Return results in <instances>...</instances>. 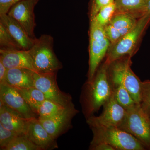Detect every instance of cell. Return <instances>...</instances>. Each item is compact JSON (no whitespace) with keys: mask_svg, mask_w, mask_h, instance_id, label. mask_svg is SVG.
<instances>
[{"mask_svg":"<svg viewBox=\"0 0 150 150\" xmlns=\"http://www.w3.org/2000/svg\"><path fill=\"white\" fill-rule=\"evenodd\" d=\"M113 93L105 62L98 69L92 80L84 84L80 98L83 113L86 120L98 112Z\"/></svg>","mask_w":150,"mask_h":150,"instance_id":"cell-1","label":"cell"},{"mask_svg":"<svg viewBox=\"0 0 150 150\" xmlns=\"http://www.w3.org/2000/svg\"><path fill=\"white\" fill-rule=\"evenodd\" d=\"M131 58L124 56L111 62L108 64V71L112 85L124 87L135 102L140 104L142 81L131 69Z\"/></svg>","mask_w":150,"mask_h":150,"instance_id":"cell-2","label":"cell"},{"mask_svg":"<svg viewBox=\"0 0 150 150\" xmlns=\"http://www.w3.org/2000/svg\"><path fill=\"white\" fill-rule=\"evenodd\" d=\"M54 41L51 35L43 34L35 39L32 47L28 50L35 72L50 74L57 73L62 69V64L54 52Z\"/></svg>","mask_w":150,"mask_h":150,"instance_id":"cell-3","label":"cell"},{"mask_svg":"<svg viewBox=\"0 0 150 150\" xmlns=\"http://www.w3.org/2000/svg\"><path fill=\"white\" fill-rule=\"evenodd\" d=\"M93 137L90 146L104 143L115 150H145L144 147L131 134L115 127H90Z\"/></svg>","mask_w":150,"mask_h":150,"instance_id":"cell-4","label":"cell"},{"mask_svg":"<svg viewBox=\"0 0 150 150\" xmlns=\"http://www.w3.org/2000/svg\"><path fill=\"white\" fill-rule=\"evenodd\" d=\"M150 22V13H147L139 18L133 29L121 36L116 43L110 45L105 56V62L108 64L123 56L132 57L136 52V48Z\"/></svg>","mask_w":150,"mask_h":150,"instance_id":"cell-5","label":"cell"},{"mask_svg":"<svg viewBox=\"0 0 150 150\" xmlns=\"http://www.w3.org/2000/svg\"><path fill=\"white\" fill-rule=\"evenodd\" d=\"M110 46L105 35L104 27L94 21L90 20L89 46V67L87 82H90L96 73L101 62L106 56Z\"/></svg>","mask_w":150,"mask_h":150,"instance_id":"cell-6","label":"cell"},{"mask_svg":"<svg viewBox=\"0 0 150 150\" xmlns=\"http://www.w3.org/2000/svg\"><path fill=\"white\" fill-rule=\"evenodd\" d=\"M126 110L125 118L118 128L129 133L150 150V118L143 112L139 103Z\"/></svg>","mask_w":150,"mask_h":150,"instance_id":"cell-7","label":"cell"},{"mask_svg":"<svg viewBox=\"0 0 150 150\" xmlns=\"http://www.w3.org/2000/svg\"><path fill=\"white\" fill-rule=\"evenodd\" d=\"M57 73L41 74L33 71V86L40 91L50 100L66 107L72 102L69 94L60 90L56 81Z\"/></svg>","mask_w":150,"mask_h":150,"instance_id":"cell-8","label":"cell"},{"mask_svg":"<svg viewBox=\"0 0 150 150\" xmlns=\"http://www.w3.org/2000/svg\"><path fill=\"white\" fill-rule=\"evenodd\" d=\"M102 113L98 116L93 115L86 119L89 127L102 126L118 127L126 116V110L116 100L114 94L103 105Z\"/></svg>","mask_w":150,"mask_h":150,"instance_id":"cell-9","label":"cell"},{"mask_svg":"<svg viewBox=\"0 0 150 150\" xmlns=\"http://www.w3.org/2000/svg\"><path fill=\"white\" fill-rule=\"evenodd\" d=\"M79 112L72 103L62 112L54 117L48 119H38L49 134L56 140L72 128V120Z\"/></svg>","mask_w":150,"mask_h":150,"instance_id":"cell-10","label":"cell"},{"mask_svg":"<svg viewBox=\"0 0 150 150\" xmlns=\"http://www.w3.org/2000/svg\"><path fill=\"white\" fill-rule=\"evenodd\" d=\"M39 0H21L14 5L8 13L24 28L28 35L36 38L34 33L35 27L34 10Z\"/></svg>","mask_w":150,"mask_h":150,"instance_id":"cell-11","label":"cell"},{"mask_svg":"<svg viewBox=\"0 0 150 150\" xmlns=\"http://www.w3.org/2000/svg\"><path fill=\"white\" fill-rule=\"evenodd\" d=\"M0 101L26 119L38 118L17 89L6 83H0Z\"/></svg>","mask_w":150,"mask_h":150,"instance_id":"cell-12","label":"cell"},{"mask_svg":"<svg viewBox=\"0 0 150 150\" xmlns=\"http://www.w3.org/2000/svg\"><path fill=\"white\" fill-rule=\"evenodd\" d=\"M25 135L41 150H53L59 147L56 140L47 132L38 118L28 120Z\"/></svg>","mask_w":150,"mask_h":150,"instance_id":"cell-13","label":"cell"},{"mask_svg":"<svg viewBox=\"0 0 150 150\" xmlns=\"http://www.w3.org/2000/svg\"><path fill=\"white\" fill-rule=\"evenodd\" d=\"M0 23L22 50L28 51L32 47L36 38L30 37L24 28L12 17L8 14L0 15Z\"/></svg>","mask_w":150,"mask_h":150,"instance_id":"cell-14","label":"cell"},{"mask_svg":"<svg viewBox=\"0 0 150 150\" xmlns=\"http://www.w3.org/2000/svg\"><path fill=\"white\" fill-rule=\"evenodd\" d=\"M0 61L7 69L24 68L35 71L28 50H0Z\"/></svg>","mask_w":150,"mask_h":150,"instance_id":"cell-15","label":"cell"},{"mask_svg":"<svg viewBox=\"0 0 150 150\" xmlns=\"http://www.w3.org/2000/svg\"><path fill=\"white\" fill-rule=\"evenodd\" d=\"M28 120L0 101V123L6 129L25 134Z\"/></svg>","mask_w":150,"mask_h":150,"instance_id":"cell-16","label":"cell"},{"mask_svg":"<svg viewBox=\"0 0 150 150\" xmlns=\"http://www.w3.org/2000/svg\"><path fill=\"white\" fill-rule=\"evenodd\" d=\"M33 71L24 68L8 69L4 83L18 89L32 87Z\"/></svg>","mask_w":150,"mask_h":150,"instance_id":"cell-17","label":"cell"},{"mask_svg":"<svg viewBox=\"0 0 150 150\" xmlns=\"http://www.w3.org/2000/svg\"><path fill=\"white\" fill-rule=\"evenodd\" d=\"M115 13H126L139 19L146 14L144 0H115Z\"/></svg>","mask_w":150,"mask_h":150,"instance_id":"cell-18","label":"cell"},{"mask_svg":"<svg viewBox=\"0 0 150 150\" xmlns=\"http://www.w3.org/2000/svg\"><path fill=\"white\" fill-rule=\"evenodd\" d=\"M138 19L128 13H115L109 24L116 28L122 36L134 28Z\"/></svg>","mask_w":150,"mask_h":150,"instance_id":"cell-19","label":"cell"},{"mask_svg":"<svg viewBox=\"0 0 150 150\" xmlns=\"http://www.w3.org/2000/svg\"><path fill=\"white\" fill-rule=\"evenodd\" d=\"M18 90L33 112L37 115V110L40 105L43 101L47 99L45 95L34 86L28 88L18 89Z\"/></svg>","mask_w":150,"mask_h":150,"instance_id":"cell-20","label":"cell"},{"mask_svg":"<svg viewBox=\"0 0 150 150\" xmlns=\"http://www.w3.org/2000/svg\"><path fill=\"white\" fill-rule=\"evenodd\" d=\"M66 107L50 100L46 99L38 108L37 112L38 119H46L54 117L62 112Z\"/></svg>","mask_w":150,"mask_h":150,"instance_id":"cell-21","label":"cell"},{"mask_svg":"<svg viewBox=\"0 0 150 150\" xmlns=\"http://www.w3.org/2000/svg\"><path fill=\"white\" fill-rule=\"evenodd\" d=\"M113 93L116 100L126 110L134 106L137 103L131 94L124 87L120 85H112Z\"/></svg>","mask_w":150,"mask_h":150,"instance_id":"cell-22","label":"cell"},{"mask_svg":"<svg viewBox=\"0 0 150 150\" xmlns=\"http://www.w3.org/2000/svg\"><path fill=\"white\" fill-rule=\"evenodd\" d=\"M5 150H41L28 138L25 134H20L10 143Z\"/></svg>","mask_w":150,"mask_h":150,"instance_id":"cell-23","label":"cell"},{"mask_svg":"<svg viewBox=\"0 0 150 150\" xmlns=\"http://www.w3.org/2000/svg\"><path fill=\"white\" fill-rule=\"evenodd\" d=\"M115 3H111L100 9L92 20L99 25L104 27L109 24L112 16L115 14Z\"/></svg>","mask_w":150,"mask_h":150,"instance_id":"cell-24","label":"cell"},{"mask_svg":"<svg viewBox=\"0 0 150 150\" xmlns=\"http://www.w3.org/2000/svg\"><path fill=\"white\" fill-rule=\"evenodd\" d=\"M140 105L145 114L150 118V80L141 83Z\"/></svg>","mask_w":150,"mask_h":150,"instance_id":"cell-25","label":"cell"},{"mask_svg":"<svg viewBox=\"0 0 150 150\" xmlns=\"http://www.w3.org/2000/svg\"><path fill=\"white\" fill-rule=\"evenodd\" d=\"M0 50H22L1 23H0Z\"/></svg>","mask_w":150,"mask_h":150,"instance_id":"cell-26","label":"cell"},{"mask_svg":"<svg viewBox=\"0 0 150 150\" xmlns=\"http://www.w3.org/2000/svg\"><path fill=\"white\" fill-rule=\"evenodd\" d=\"M14 131L6 129L0 123V148L1 150H5L6 148L19 135Z\"/></svg>","mask_w":150,"mask_h":150,"instance_id":"cell-27","label":"cell"},{"mask_svg":"<svg viewBox=\"0 0 150 150\" xmlns=\"http://www.w3.org/2000/svg\"><path fill=\"white\" fill-rule=\"evenodd\" d=\"M115 0H90L89 3V18L93 19L100 10L105 6L114 2Z\"/></svg>","mask_w":150,"mask_h":150,"instance_id":"cell-28","label":"cell"},{"mask_svg":"<svg viewBox=\"0 0 150 150\" xmlns=\"http://www.w3.org/2000/svg\"><path fill=\"white\" fill-rule=\"evenodd\" d=\"M104 30L105 35L110 41V45L116 43L122 36L119 31L110 24L105 26Z\"/></svg>","mask_w":150,"mask_h":150,"instance_id":"cell-29","label":"cell"},{"mask_svg":"<svg viewBox=\"0 0 150 150\" xmlns=\"http://www.w3.org/2000/svg\"><path fill=\"white\" fill-rule=\"evenodd\" d=\"M21 0H0V15L7 14L11 8Z\"/></svg>","mask_w":150,"mask_h":150,"instance_id":"cell-30","label":"cell"},{"mask_svg":"<svg viewBox=\"0 0 150 150\" xmlns=\"http://www.w3.org/2000/svg\"><path fill=\"white\" fill-rule=\"evenodd\" d=\"M89 149L91 150H115L112 146L106 144L101 143L96 144L90 146Z\"/></svg>","mask_w":150,"mask_h":150,"instance_id":"cell-31","label":"cell"},{"mask_svg":"<svg viewBox=\"0 0 150 150\" xmlns=\"http://www.w3.org/2000/svg\"><path fill=\"white\" fill-rule=\"evenodd\" d=\"M7 70L8 69L0 61V83H4L5 81Z\"/></svg>","mask_w":150,"mask_h":150,"instance_id":"cell-32","label":"cell"},{"mask_svg":"<svg viewBox=\"0 0 150 150\" xmlns=\"http://www.w3.org/2000/svg\"><path fill=\"white\" fill-rule=\"evenodd\" d=\"M147 13H150V0H144Z\"/></svg>","mask_w":150,"mask_h":150,"instance_id":"cell-33","label":"cell"},{"mask_svg":"<svg viewBox=\"0 0 150 150\" xmlns=\"http://www.w3.org/2000/svg\"></svg>","mask_w":150,"mask_h":150,"instance_id":"cell-34","label":"cell"}]
</instances>
